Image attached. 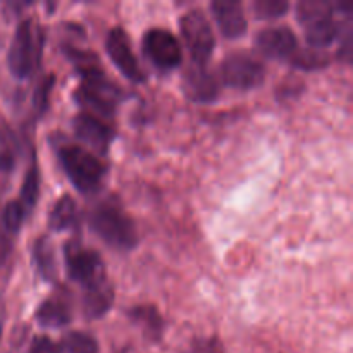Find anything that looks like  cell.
I'll return each mask as SVG.
<instances>
[{"label": "cell", "mask_w": 353, "mask_h": 353, "mask_svg": "<svg viewBox=\"0 0 353 353\" xmlns=\"http://www.w3.org/2000/svg\"><path fill=\"white\" fill-rule=\"evenodd\" d=\"M88 224L93 233L114 250L130 252L138 245L137 224L119 202L103 200L97 203L90 212Z\"/></svg>", "instance_id": "1"}, {"label": "cell", "mask_w": 353, "mask_h": 353, "mask_svg": "<svg viewBox=\"0 0 353 353\" xmlns=\"http://www.w3.org/2000/svg\"><path fill=\"white\" fill-rule=\"evenodd\" d=\"M57 157L68 179L79 193L92 195L102 188L107 168L88 148L76 143H62L57 147Z\"/></svg>", "instance_id": "2"}, {"label": "cell", "mask_w": 353, "mask_h": 353, "mask_svg": "<svg viewBox=\"0 0 353 353\" xmlns=\"http://www.w3.org/2000/svg\"><path fill=\"white\" fill-rule=\"evenodd\" d=\"M43 31L33 19H23L16 28L7 65L17 79H28L40 68L43 52Z\"/></svg>", "instance_id": "3"}, {"label": "cell", "mask_w": 353, "mask_h": 353, "mask_svg": "<svg viewBox=\"0 0 353 353\" xmlns=\"http://www.w3.org/2000/svg\"><path fill=\"white\" fill-rule=\"evenodd\" d=\"M296 19L305 28V40L314 50H323L341 37V24L336 21L331 3L319 0L300 2L296 6Z\"/></svg>", "instance_id": "4"}, {"label": "cell", "mask_w": 353, "mask_h": 353, "mask_svg": "<svg viewBox=\"0 0 353 353\" xmlns=\"http://www.w3.org/2000/svg\"><path fill=\"white\" fill-rule=\"evenodd\" d=\"M83 83L74 92V100L85 112L100 117H112L117 103L123 100V90L110 81L103 71L83 76Z\"/></svg>", "instance_id": "5"}, {"label": "cell", "mask_w": 353, "mask_h": 353, "mask_svg": "<svg viewBox=\"0 0 353 353\" xmlns=\"http://www.w3.org/2000/svg\"><path fill=\"white\" fill-rule=\"evenodd\" d=\"M183 40L195 64H205L216 48V37L209 19L200 9H192L179 21Z\"/></svg>", "instance_id": "6"}, {"label": "cell", "mask_w": 353, "mask_h": 353, "mask_svg": "<svg viewBox=\"0 0 353 353\" xmlns=\"http://www.w3.org/2000/svg\"><path fill=\"white\" fill-rule=\"evenodd\" d=\"M65 271L72 281L86 286L107 278L105 265L99 252L83 247L79 241H69L64 247Z\"/></svg>", "instance_id": "7"}, {"label": "cell", "mask_w": 353, "mask_h": 353, "mask_svg": "<svg viewBox=\"0 0 353 353\" xmlns=\"http://www.w3.org/2000/svg\"><path fill=\"white\" fill-rule=\"evenodd\" d=\"M221 76L230 88L254 90L264 83L265 68L259 59L245 52H233L221 64Z\"/></svg>", "instance_id": "8"}, {"label": "cell", "mask_w": 353, "mask_h": 353, "mask_svg": "<svg viewBox=\"0 0 353 353\" xmlns=\"http://www.w3.org/2000/svg\"><path fill=\"white\" fill-rule=\"evenodd\" d=\"M143 52L161 71H171L183 62V48L178 38L164 28H152L143 34Z\"/></svg>", "instance_id": "9"}, {"label": "cell", "mask_w": 353, "mask_h": 353, "mask_svg": "<svg viewBox=\"0 0 353 353\" xmlns=\"http://www.w3.org/2000/svg\"><path fill=\"white\" fill-rule=\"evenodd\" d=\"M105 50L109 54V59L112 64L123 72L124 78H128L133 83H143L145 72L131 48L130 37L123 28L116 26L109 31L105 41Z\"/></svg>", "instance_id": "10"}, {"label": "cell", "mask_w": 353, "mask_h": 353, "mask_svg": "<svg viewBox=\"0 0 353 353\" xmlns=\"http://www.w3.org/2000/svg\"><path fill=\"white\" fill-rule=\"evenodd\" d=\"M72 130L79 141H83L92 150L99 152L100 155H105L109 152L110 145L116 138V131L112 126L88 112L78 114L72 119Z\"/></svg>", "instance_id": "11"}, {"label": "cell", "mask_w": 353, "mask_h": 353, "mask_svg": "<svg viewBox=\"0 0 353 353\" xmlns=\"http://www.w3.org/2000/svg\"><path fill=\"white\" fill-rule=\"evenodd\" d=\"M255 45L265 57L274 61H290L299 50V40L290 26L265 28L255 37Z\"/></svg>", "instance_id": "12"}, {"label": "cell", "mask_w": 353, "mask_h": 353, "mask_svg": "<svg viewBox=\"0 0 353 353\" xmlns=\"http://www.w3.org/2000/svg\"><path fill=\"white\" fill-rule=\"evenodd\" d=\"M183 92L196 103H210L219 95V83L205 64L190 65L183 74Z\"/></svg>", "instance_id": "13"}, {"label": "cell", "mask_w": 353, "mask_h": 353, "mask_svg": "<svg viewBox=\"0 0 353 353\" xmlns=\"http://www.w3.org/2000/svg\"><path fill=\"white\" fill-rule=\"evenodd\" d=\"M210 10L219 26L221 33L226 38H241L247 33L248 21L245 14L243 6L240 2H231V0H216L210 3Z\"/></svg>", "instance_id": "14"}, {"label": "cell", "mask_w": 353, "mask_h": 353, "mask_svg": "<svg viewBox=\"0 0 353 353\" xmlns=\"http://www.w3.org/2000/svg\"><path fill=\"white\" fill-rule=\"evenodd\" d=\"M34 319L41 327L47 330H61L72 321V303L68 292L55 293L48 296L38 307Z\"/></svg>", "instance_id": "15"}, {"label": "cell", "mask_w": 353, "mask_h": 353, "mask_svg": "<svg viewBox=\"0 0 353 353\" xmlns=\"http://www.w3.org/2000/svg\"><path fill=\"white\" fill-rule=\"evenodd\" d=\"M114 296H116L114 286L107 278L86 286L85 295H83V312L86 319H100L105 316L112 309Z\"/></svg>", "instance_id": "16"}, {"label": "cell", "mask_w": 353, "mask_h": 353, "mask_svg": "<svg viewBox=\"0 0 353 353\" xmlns=\"http://www.w3.org/2000/svg\"><path fill=\"white\" fill-rule=\"evenodd\" d=\"M31 259H33V265L37 269L38 276L43 281L54 283L57 281L59 276V264L57 257H55V250L52 241L47 236H40L38 240L33 241V248H31Z\"/></svg>", "instance_id": "17"}, {"label": "cell", "mask_w": 353, "mask_h": 353, "mask_svg": "<svg viewBox=\"0 0 353 353\" xmlns=\"http://www.w3.org/2000/svg\"><path fill=\"white\" fill-rule=\"evenodd\" d=\"M78 226V207L71 195H64L54 203L48 214V228L55 233Z\"/></svg>", "instance_id": "18"}, {"label": "cell", "mask_w": 353, "mask_h": 353, "mask_svg": "<svg viewBox=\"0 0 353 353\" xmlns=\"http://www.w3.org/2000/svg\"><path fill=\"white\" fill-rule=\"evenodd\" d=\"M21 145L12 128L0 117V172H10L19 159Z\"/></svg>", "instance_id": "19"}, {"label": "cell", "mask_w": 353, "mask_h": 353, "mask_svg": "<svg viewBox=\"0 0 353 353\" xmlns=\"http://www.w3.org/2000/svg\"><path fill=\"white\" fill-rule=\"evenodd\" d=\"M128 316L133 323H137L138 326L143 327L150 336L159 338L164 330V321L162 316L159 314V310L152 305H137L133 309L128 310Z\"/></svg>", "instance_id": "20"}, {"label": "cell", "mask_w": 353, "mask_h": 353, "mask_svg": "<svg viewBox=\"0 0 353 353\" xmlns=\"http://www.w3.org/2000/svg\"><path fill=\"white\" fill-rule=\"evenodd\" d=\"M64 54L65 57L71 61V64L74 65L76 71L79 72V76H88L93 74V72L103 71L102 69V62L100 59L97 57V54L90 50H81L78 47H72V45H64Z\"/></svg>", "instance_id": "21"}, {"label": "cell", "mask_w": 353, "mask_h": 353, "mask_svg": "<svg viewBox=\"0 0 353 353\" xmlns=\"http://www.w3.org/2000/svg\"><path fill=\"white\" fill-rule=\"evenodd\" d=\"M38 199H40V168H38L37 157L33 155V161H31L30 169H28L26 176H24L23 186H21L19 202L23 203L26 212L30 214L33 207L37 205Z\"/></svg>", "instance_id": "22"}, {"label": "cell", "mask_w": 353, "mask_h": 353, "mask_svg": "<svg viewBox=\"0 0 353 353\" xmlns=\"http://www.w3.org/2000/svg\"><path fill=\"white\" fill-rule=\"evenodd\" d=\"M61 350L65 353H100L99 341L83 331H71L62 338Z\"/></svg>", "instance_id": "23"}, {"label": "cell", "mask_w": 353, "mask_h": 353, "mask_svg": "<svg viewBox=\"0 0 353 353\" xmlns=\"http://www.w3.org/2000/svg\"><path fill=\"white\" fill-rule=\"evenodd\" d=\"M292 65L303 69V71H317V69H324L330 64V57L327 54H323L321 50H296L293 57L290 59Z\"/></svg>", "instance_id": "24"}, {"label": "cell", "mask_w": 353, "mask_h": 353, "mask_svg": "<svg viewBox=\"0 0 353 353\" xmlns=\"http://www.w3.org/2000/svg\"><path fill=\"white\" fill-rule=\"evenodd\" d=\"M252 7L257 19L268 21L285 16L290 9V3L286 0H255Z\"/></svg>", "instance_id": "25"}, {"label": "cell", "mask_w": 353, "mask_h": 353, "mask_svg": "<svg viewBox=\"0 0 353 353\" xmlns=\"http://www.w3.org/2000/svg\"><path fill=\"white\" fill-rule=\"evenodd\" d=\"M55 85V74H47L45 78L40 79L33 93V112L34 116H43L45 110L48 109L50 103V92Z\"/></svg>", "instance_id": "26"}, {"label": "cell", "mask_w": 353, "mask_h": 353, "mask_svg": "<svg viewBox=\"0 0 353 353\" xmlns=\"http://www.w3.org/2000/svg\"><path fill=\"white\" fill-rule=\"evenodd\" d=\"M28 212L23 207V203L19 200H12L6 205L2 212V223L3 228H6L9 233H17L21 230V226L24 224V219H26Z\"/></svg>", "instance_id": "27"}, {"label": "cell", "mask_w": 353, "mask_h": 353, "mask_svg": "<svg viewBox=\"0 0 353 353\" xmlns=\"http://www.w3.org/2000/svg\"><path fill=\"white\" fill-rule=\"evenodd\" d=\"M192 353H226L219 338H199L193 341Z\"/></svg>", "instance_id": "28"}, {"label": "cell", "mask_w": 353, "mask_h": 353, "mask_svg": "<svg viewBox=\"0 0 353 353\" xmlns=\"http://www.w3.org/2000/svg\"><path fill=\"white\" fill-rule=\"evenodd\" d=\"M30 353H62L61 347L48 336H37L30 347Z\"/></svg>", "instance_id": "29"}, {"label": "cell", "mask_w": 353, "mask_h": 353, "mask_svg": "<svg viewBox=\"0 0 353 353\" xmlns=\"http://www.w3.org/2000/svg\"><path fill=\"white\" fill-rule=\"evenodd\" d=\"M340 50H338V57L341 59L343 62L350 64L352 62V55H353V31L352 28H347L345 31L343 38H340Z\"/></svg>", "instance_id": "30"}]
</instances>
